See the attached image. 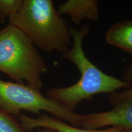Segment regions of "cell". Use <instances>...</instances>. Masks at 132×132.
Segmentation results:
<instances>
[{
    "label": "cell",
    "mask_w": 132,
    "mask_h": 132,
    "mask_svg": "<svg viewBox=\"0 0 132 132\" xmlns=\"http://www.w3.org/2000/svg\"><path fill=\"white\" fill-rule=\"evenodd\" d=\"M90 29L87 24L79 30L70 25L72 45L61 56L62 59L72 62L77 67L80 73V80L70 86L50 89L45 92V96L72 112L75 111L81 102L89 100L95 95L110 94L116 90L131 86L130 82L104 73L87 58L82 48V42L90 32Z\"/></svg>",
    "instance_id": "cell-1"
},
{
    "label": "cell",
    "mask_w": 132,
    "mask_h": 132,
    "mask_svg": "<svg viewBox=\"0 0 132 132\" xmlns=\"http://www.w3.org/2000/svg\"><path fill=\"white\" fill-rule=\"evenodd\" d=\"M37 48L64 54L72 45L70 25L59 14L52 0H23L19 11L9 19Z\"/></svg>",
    "instance_id": "cell-2"
},
{
    "label": "cell",
    "mask_w": 132,
    "mask_h": 132,
    "mask_svg": "<svg viewBox=\"0 0 132 132\" xmlns=\"http://www.w3.org/2000/svg\"><path fill=\"white\" fill-rule=\"evenodd\" d=\"M47 71L45 60L24 32L10 24L0 29V72L40 91L41 76Z\"/></svg>",
    "instance_id": "cell-3"
},
{
    "label": "cell",
    "mask_w": 132,
    "mask_h": 132,
    "mask_svg": "<svg viewBox=\"0 0 132 132\" xmlns=\"http://www.w3.org/2000/svg\"><path fill=\"white\" fill-rule=\"evenodd\" d=\"M0 110L11 116H19L24 110L40 115L48 112L54 118L71 125L81 127L84 114L72 112L40 90L23 84L0 79Z\"/></svg>",
    "instance_id": "cell-4"
},
{
    "label": "cell",
    "mask_w": 132,
    "mask_h": 132,
    "mask_svg": "<svg viewBox=\"0 0 132 132\" xmlns=\"http://www.w3.org/2000/svg\"><path fill=\"white\" fill-rule=\"evenodd\" d=\"M110 110L84 114L81 127L98 130L106 127H119L123 130L132 128V86L109 94Z\"/></svg>",
    "instance_id": "cell-5"
},
{
    "label": "cell",
    "mask_w": 132,
    "mask_h": 132,
    "mask_svg": "<svg viewBox=\"0 0 132 132\" xmlns=\"http://www.w3.org/2000/svg\"><path fill=\"white\" fill-rule=\"evenodd\" d=\"M17 118L24 132L31 131L37 128H51L58 132H122L123 131L122 128L119 127H110L104 130L85 129L74 127L61 120L46 114H40L37 118H32L21 113L17 116Z\"/></svg>",
    "instance_id": "cell-6"
},
{
    "label": "cell",
    "mask_w": 132,
    "mask_h": 132,
    "mask_svg": "<svg viewBox=\"0 0 132 132\" xmlns=\"http://www.w3.org/2000/svg\"><path fill=\"white\" fill-rule=\"evenodd\" d=\"M57 9L61 15H69L76 25H80L83 20L97 21L99 19L97 0H67L59 5Z\"/></svg>",
    "instance_id": "cell-7"
},
{
    "label": "cell",
    "mask_w": 132,
    "mask_h": 132,
    "mask_svg": "<svg viewBox=\"0 0 132 132\" xmlns=\"http://www.w3.org/2000/svg\"><path fill=\"white\" fill-rule=\"evenodd\" d=\"M110 45L132 54V20H123L113 24L105 34Z\"/></svg>",
    "instance_id": "cell-8"
},
{
    "label": "cell",
    "mask_w": 132,
    "mask_h": 132,
    "mask_svg": "<svg viewBox=\"0 0 132 132\" xmlns=\"http://www.w3.org/2000/svg\"><path fill=\"white\" fill-rule=\"evenodd\" d=\"M23 0H0V23H4L9 16L19 11Z\"/></svg>",
    "instance_id": "cell-9"
},
{
    "label": "cell",
    "mask_w": 132,
    "mask_h": 132,
    "mask_svg": "<svg viewBox=\"0 0 132 132\" xmlns=\"http://www.w3.org/2000/svg\"><path fill=\"white\" fill-rule=\"evenodd\" d=\"M0 132H24L19 120L0 110Z\"/></svg>",
    "instance_id": "cell-10"
},
{
    "label": "cell",
    "mask_w": 132,
    "mask_h": 132,
    "mask_svg": "<svg viewBox=\"0 0 132 132\" xmlns=\"http://www.w3.org/2000/svg\"><path fill=\"white\" fill-rule=\"evenodd\" d=\"M122 78V80L130 82L132 86V63L128 64L123 71Z\"/></svg>",
    "instance_id": "cell-11"
},
{
    "label": "cell",
    "mask_w": 132,
    "mask_h": 132,
    "mask_svg": "<svg viewBox=\"0 0 132 132\" xmlns=\"http://www.w3.org/2000/svg\"><path fill=\"white\" fill-rule=\"evenodd\" d=\"M36 130V132H58L56 130L47 128H37Z\"/></svg>",
    "instance_id": "cell-12"
},
{
    "label": "cell",
    "mask_w": 132,
    "mask_h": 132,
    "mask_svg": "<svg viewBox=\"0 0 132 132\" xmlns=\"http://www.w3.org/2000/svg\"><path fill=\"white\" fill-rule=\"evenodd\" d=\"M122 132H132V128H130V129L123 130Z\"/></svg>",
    "instance_id": "cell-13"
}]
</instances>
